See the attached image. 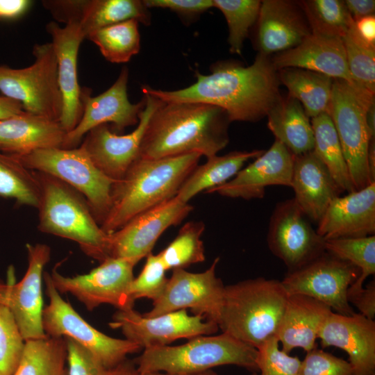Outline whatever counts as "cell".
Segmentation results:
<instances>
[{"label":"cell","mask_w":375,"mask_h":375,"mask_svg":"<svg viewBox=\"0 0 375 375\" xmlns=\"http://www.w3.org/2000/svg\"><path fill=\"white\" fill-rule=\"evenodd\" d=\"M0 197L19 205L38 207L40 188L34 171L14 156L0 151Z\"/></svg>","instance_id":"d590c367"},{"label":"cell","mask_w":375,"mask_h":375,"mask_svg":"<svg viewBox=\"0 0 375 375\" xmlns=\"http://www.w3.org/2000/svg\"><path fill=\"white\" fill-rule=\"evenodd\" d=\"M257 372L251 375H299L301 360L280 349L276 336L257 348Z\"/></svg>","instance_id":"7bdbcfd3"},{"label":"cell","mask_w":375,"mask_h":375,"mask_svg":"<svg viewBox=\"0 0 375 375\" xmlns=\"http://www.w3.org/2000/svg\"><path fill=\"white\" fill-rule=\"evenodd\" d=\"M290 188L297 204L317 224L331 202L342 192L313 151L294 156Z\"/></svg>","instance_id":"4316f807"},{"label":"cell","mask_w":375,"mask_h":375,"mask_svg":"<svg viewBox=\"0 0 375 375\" xmlns=\"http://www.w3.org/2000/svg\"><path fill=\"white\" fill-rule=\"evenodd\" d=\"M276 71L297 67L355 85L349 72L342 38L311 33L301 43L271 58Z\"/></svg>","instance_id":"484cf974"},{"label":"cell","mask_w":375,"mask_h":375,"mask_svg":"<svg viewBox=\"0 0 375 375\" xmlns=\"http://www.w3.org/2000/svg\"><path fill=\"white\" fill-rule=\"evenodd\" d=\"M314 135L313 151L326 166L340 190H356L342 149L330 115L322 112L310 119Z\"/></svg>","instance_id":"d6a6232c"},{"label":"cell","mask_w":375,"mask_h":375,"mask_svg":"<svg viewBox=\"0 0 375 375\" xmlns=\"http://www.w3.org/2000/svg\"><path fill=\"white\" fill-rule=\"evenodd\" d=\"M28 268L22 280L5 283V298L25 341L47 337L42 326V278L51 256L45 244H27Z\"/></svg>","instance_id":"d6986e66"},{"label":"cell","mask_w":375,"mask_h":375,"mask_svg":"<svg viewBox=\"0 0 375 375\" xmlns=\"http://www.w3.org/2000/svg\"><path fill=\"white\" fill-rule=\"evenodd\" d=\"M108 375H181V374H172L165 372H149V373H141L140 372L133 362V361L129 360H125L124 362L116 366L115 367L109 369ZM186 375H219L214 371L208 370L203 373L196 374H186Z\"/></svg>","instance_id":"f5cc1de1"},{"label":"cell","mask_w":375,"mask_h":375,"mask_svg":"<svg viewBox=\"0 0 375 375\" xmlns=\"http://www.w3.org/2000/svg\"><path fill=\"white\" fill-rule=\"evenodd\" d=\"M32 3L29 0H0V19H18L26 14Z\"/></svg>","instance_id":"f907efd6"},{"label":"cell","mask_w":375,"mask_h":375,"mask_svg":"<svg viewBox=\"0 0 375 375\" xmlns=\"http://www.w3.org/2000/svg\"><path fill=\"white\" fill-rule=\"evenodd\" d=\"M326 251L349 262L360 272L348 290L347 296L360 291L365 281L375 274V236L325 240Z\"/></svg>","instance_id":"f35d334b"},{"label":"cell","mask_w":375,"mask_h":375,"mask_svg":"<svg viewBox=\"0 0 375 375\" xmlns=\"http://www.w3.org/2000/svg\"><path fill=\"white\" fill-rule=\"evenodd\" d=\"M146 258L141 272L134 277L129 288V298L133 303L141 298L156 301L162 295L167 283V269L158 255L151 253Z\"/></svg>","instance_id":"ee69618b"},{"label":"cell","mask_w":375,"mask_h":375,"mask_svg":"<svg viewBox=\"0 0 375 375\" xmlns=\"http://www.w3.org/2000/svg\"><path fill=\"white\" fill-rule=\"evenodd\" d=\"M128 69L122 67L115 83L98 96L92 97L90 88H82L83 115L77 126L66 133L62 148L78 147L85 135L92 128L101 124H111L116 133L137 125L146 104L144 95L136 103L130 102L127 94Z\"/></svg>","instance_id":"e0dca14e"},{"label":"cell","mask_w":375,"mask_h":375,"mask_svg":"<svg viewBox=\"0 0 375 375\" xmlns=\"http://www.w3.org/2000/svg\"><path fill=\"white\" fill-rule=\"evenodd\" d=\"M348 301L354 306L358 313L367 319L374 320L375 318V281H371L365 288L360 291L347 296Z\"/></svg>","instance_id":"c3c4849f"},{"label":"cell","mask_w":375,"mask_h":375,"mask_svg":"<svg viewBox=\"0 0 375 375\" xmlns=\"http://www.w3.org/2000/svg\"><path fill=\"white\" fill-rule=\"evenodd\" d=\"M231 121L223 109L197 102H163L151 115L139 158H162L199 153L217 155L229 142Z\"/></svg>","instance_id":"7a4b0ae2"},{"label":"cell","mask_w":375,"mask_h":375,"mask_svg":"<svg viewBox=\"0 0 375 375\" xmlns=\"http://www.w3.org/2000/svg\"><path fill=\"white\" fill-rule=\"evenodd\" d=\"M205 230L201 221L186 222L176 238L158 253L167 270L185 269L206 260L204 245L201 237Z\"/></svg>","instance_id":"8d00e7d4"},{"label":"cell","mask_w":375,"mask_h":375,"mask_svg":"<svg viewBox=\"0 0 375 375\" xmlns=\"http://www.w3.org/2000/svg\"><path fill=\"white\" fill-rule=\"evenodd\" d=\"M49 303L43 309L42 326L49 337L69 338L93 353L108 369L142 349L126 340L110 337L86 322L53 286L49 272L43 276Z\"/></svg>","instance_id":"30bf717a"},{"label":"cell","mask_w":375,"mask_h":375,"mask_svg":"<svg viewBox=\"0 0 375 375\" xmlns=\"http://www.w3.org/2000/svg\"><path fill=\"white\" fill-rule=\"evenodd\" d=\"M56 56L58 77L62 97L60 124L66 133L72 131L83 115L82 88L77 76V57L85 37L79 25L69 23L61 27L56 22L46 25Z\"/></svg>","instance_id":"603a6c76"},{"label":"cell","mask_w":375,"mask_h":375,"mask_svg":"<svg viewBox=\"0 0 375 375\" xmlns=\"http://www.w3.org/2000/svg\"><path fill=\"white\" fill-rule=\"evenodd\" d=\"M298 3L314 34L342 38L353 21L344 1L306 0Z\"/></svg>","instance_id":"74e56055"},{"label":"cell","mask_w":375,"mask_h":375,"mask_svg":"<svg viewBox=\"0 0 375 375\" xmlns=\"http://www.w3.org/2000/svg\"><path fill=\"white\" fill-rule=\"evenodd\" d=\"M193 210L175 196L135 216L108 234V256L137 264L151 253L157 240L170 226L185 219Z\"/></svg>","instance_id":"9a60e30c"},{"label":"cell","mask_w":375,"mask_h":375,"mask_svg":"<svg viewBox=\"0 0 375 375\" xmlns=\"http://www.w3.org/2000/svg\"><path fill=\"white\" fill-rule=\"evenodd\" d=\"M263 152V150L235 151L223 156L215 155L208 158L204 164L198 165L194 169L176 196L183 202L189 203L200 192H206L228 181L249 160L256 158Z\"/></svg>","instance_id":"4dcf8cb0"},{"label":"cell","mask_w":375,"mask_h":375,"mask_svg":"<svg viewBox=\"0 0 375 375\" xmlns=\"http://www.w3.org/2000/svg\"><path fill=\"white\" fill-rule=\"evenodd\" d=\"M294 156L275 140L267 151L240 170L226 183L206 193H217L232 199H262L267 187L291 186Z\"/></svg>","instance_id":"44dd1931"},{"label":"cell","mask_w":375,"mask_h":375,"mask_svg":"<svg viewBox=\"0 0 375 375\" xmlns=\"http://www.w3.org/2000/svg\"><path fill=\"white\" fill-rule=\"evenodd\" d=\"M360 275L351 263L325 251L301 267L288 272L281 283L288 295L302 294L315 299L333 312H355L347 299L351 285Z\"/></svg>","instance_id":"8fae6325"},{"label":"cell","mask_w":375,"mask_h":375,"mask_svg":"<svg viewBox=\"0 0 375 375\" xmlns=\"http://www.w3.org/2000/svg\"><path fill=\"white\" fill-rule=\"evenodd\" d=\"M109 326L120 329L125 339L142 349L169 345L181 338L189 340L199 335H209L219 329L217 324L199 315H190L187 310L148 317L133 308L118 310Z\"/></svg>","instance_id":"2e32d148"},{"label":"cell","mask_w":375,"mask_h":375,"mask_svg":"<svg viewBox=\"0 0 375 375\" xmlns=\"http://www.w3.org/2000/svg\"><path fill=\"white\" fill-rule=\"evenodd\" d=\"M280 83L288 90V95L302 105L311 119L326 112L328 108L333 78L326 75L297 67L277 71Z\"/></svg>","instance_id":"1f68e13d"},{"label":"cell","mask_w":375,"mask_h":375,"mask_svg":"<svg viewBox=\"0 0 375 375\" xmlns=\"http://www.w3.org/2000/svg\"><path fill=\"white\" fill-rule=\"evenodd\" d=\"M355 34L364 43L375 47V17L370 15L353 20L351 26Z\"/></svg>","instance_id":"681fc988"},{"label":"cell","mask_w":375,"mask_h":375,"mask_svg":"<svg viewBox=\"0 0 375 375\" xmlns=\"http://www.w3.org/2000/svg\"><path fill=\"white\" fill-rule=\"evenodd\" d=\"M267 242L288 272L301 267L326 251L325 240L313 228L294 198L276 204L269 219Z\"/></svg>","instance_id":"5bb4252c"},{"label":"cell","mask_w":375,"mask_h":375,"mask_svg":"<svg viewBox=\"0 0 375 375\" xmlns=\"http://www.w3.org/2000/svg\"><path fill=\"white\" fill-rule=\"evenodd\" d=\"M196 81L177 90H162L149 86L142 93L163 102H197L217 106L231 122H257L266 117L281 96L280 82L269 56L258 53L253 62L244 66L235 61H219L210 73L196 72Z\"/></svg>","instance_id":"6da1fadb"},{"label":"cell","mask_w":375,"mask_h":375,"mask_svg":"<svg viewBox=\"0 0 375 375\" xmlns=\"http://www.w3.org/2000/svg\"><path fill=\"white\" fill-rule=\"evenodd\" d=\"M24 112L22 105L12 99L0 96V120Z\"/></svg>","instance_id":"db71d44e"},{"label":"cell","mask_w":375,"mask_h":375,"mask_svg":"<svg viewBox=\"0 0 375 375\" xmlns=\"http://www.w3.org/2000/svg\"><path fill=\"white\" fill-rule=\"evenodd\" d=\"M144 108L137 127L130 133L114 132L108 124L91 129L83 138L81 146L97 168L111 180L122 179L139 158L142 138L147 123L154 110L162 103L147 93Z\"/></svg>","instance_id":"ac0fdd59"},{"label":"cell","mask_w":375,"mask_h":375,"mask_svg":"<svg viewBox=\"0 0 375 375\" xmlns=\"http://www.w3.org/2000/svg\"><path fill=\"white\" fill-rule=\"evenodd\" d=\"M66 362L65 338L47 336L26 340L12 375H68Z\"/></svg>","instance_id":"836d02e7"},{"label":"cell","mask_w":375,"mask_h":375,"mask_svg":"<svg viewBox=\"0 0 375 375\" xmlns=\"http://www.w3.org/2000/svg\"><path fill=\"white\" fill-rule=\"evenodd\" d=\"M374 104V95L340 79H333L327 110L335 128L350 177L356 190L373 181L368 151L374 140L367 124V112Z\"/></svg>","instance_id":"52a82bcc"},{"label":"cell","mask_w":375,"mask_h":375,"mask_svg":"<svg viewBox=\"0 0 375 375\" xmlns=\"http://www.w3.org/2000/svg\"><path fill=\"white\" fill-rule=\"evenodd\" d=\"M65 340L68 375H108L109 369L89 350L72 339Z\"/></svg>","instance_id":"bcb514c9"},{"label":"cell","mask_w":375,"mask_h":375,"mask_svg":"<svg viewBox=\"0 0 375 375\" xmlns=\"http://www.w3.org/2000/svg\"><path fill=\"white\" fill-rule=\"evenodd\" d=\"M374 110L375 109H374V104L367 110V117H366L368 128L369 129L371 135L374 138L375 135V124H374L375 112Z\"/></svg>","instance_id":"11a10c76"},{"label":"cell","mask_w":375,"mask_h":375,"mask_svg":"<svg viewBox=\"0 0 375 375\" xmlns=\"http://www.w3.org/2000/svg\"><path fill=\"white\" fill-rule=\"evenodd\" d=\"M5 283L0 280V375H12L22 358L25 340L7 304Z\"/></svg>","instance_id":"60d3db41"},{"label":"cell","mask_w":375,"mask_h":375,"mask_svg":"<svg viewBox=\"0 0 375 375\" xmlns=\"http://www.w3.org/2000/svg\"><path fill=\"white\" fill-rule=\"evenodd\" d=\"M257 349L231 335H199L181 345L145 348L134 359L141 373L196 374L232 365L257 372Z\"/></svg>","instance_id":"8992f818"},{"label":"cell","mask_w":375,"mask_h":375,"mask_svg":"<svg viewBox=\"0 0 375 375\" xmlns=\"http://www.w3.org/2000/svg\"><path fill=\"white\" fill-rule=\"evenodd\" d=\"M201 157L193 153L154 159L138 158L123 178L113 184L111 206L101 225L102 230L110 234L138 214L175 197Z\"/></svg>","instance_id":"3957f363"},{"label":"cell","mask_w":375,"mask_h":375,"mask_svg":"<svg viewBox=\"0 0 375 375\" xmlns=\"http://www.w3.org/2000/svg\"><path fill=\"white\" fill-rule=\"evenodd\" d=\"M219 261L217 257L208 269L199 273L185 269L172 270L162 295L143 315L151 317L189 308L194 315L219 325L225 290V285L216 275Z\"/></svg>","instance_id":"7c38bea8"},{"label":"cell","mask_w":375,"mask_h":375,"mask_svg":"<svg viewBox=\"0 0 375 375\" xmlns=\"http://www.w3.org/2000/svg\"><path fill=\"white\" fill-rule=\"evenodd\" d=\"M135 265L126 259L108 257L85 274L65 276L56 269L49 274L60 294H72L90 311L102 304L124 310L133 308L134 305L128 292L134 278Z\"/></svg>","instance_id":"4fadbf2b"},{"label":"cell","mask_w":375,"mask_h":375,"mask_svg":"<svg viewBox=\"0 0 375 375\" xmlns=\"http://www.w3.org/2000/svg\"><path fill=\"white\" fill-rule=\"evenodd\" d=\"M288 297L276 279L257 277L225 286L219 328L256 349L276 336Z\"/></svg>","instance_id":"277c9868"},{"label":"cell","mask_w":375,"mask_h":375,"mask_svg":"<svg viewBox=\"0 0 375 375\" xmlns=\"http://www.w3.org/2000/svg\"><path fill=\"white\" fill-rule=\"evenodd\" d=\"M14 157L28 169L53 176L72 187L86 199L98 224L104 222L115 182L97 168L81 146L39 149Z\"/></svg>","instance_id":"ba28073f"},{"label":"cell","mask_w":375,"mask_h":375,"mask_svg":"<svg viewBox=\"0 0 375 375\" xmlns=\"http://www.w3.org/2000/svg\"><path fill=\"white\" fill-rule=\"evenodd\" d=\"M332 312L329 306L312 297L288 295L276 333L281 349L290 353L297 348L306 353L317 348L320 330Z\"/></svg>","instance_id":"83f0119b"},{"label":"cell","mask_w":375,"mask_h":375,"mask_svg":"<svg viewBox=\"0 0 375 375\" xmlns=\"http://www.w3.org/2000/svg\"><path fill=\"white\" fill-rule=\"evenodd\" d=\"M318 339L323 349L334 347L348 356L356 375H375V322L358 312L344 315L332 312Z\"/></svg>","instance_id":"7402d4cb"},{"label":"cell","mask_w":375,"mask_h":375,"mask_svg":"<svg viewBox=\"0 0 375 375\" xmlns=\"http://www.w3.org/2000/svg\"><path fill=\"white\" fill-rule=\"evenodd\" d=\"M344 2L354 21L374 15L375 1L374 0H345Z\"/></svg>","instance_id":"816d5d0a"},{"label":"cell","mask_w":375,"mask_h":375,"mask_svg":"<svg viewBox=\"0 0 375 375\" xmlns=\"http://www.w3.org/2000/svg\"><path fill=\"white\" fill-rule=\"evenodd\" d=\"M267 127L276 140L294 156L314 149V135L310 118L294 98L281 95L267 115Z\"/></svg>","instance_id":"f546056e"},{"label":"cell","mask_w":375,"mask_h":375,"mask_svg":"<svg viewBox=\"0 0 375 375\" xmlns=\"http://www.w3.org/2000/svg\"><path fill=\"white\" fill-rule=\"evenodd\" d=\"M255 45L269 56L294 48L311 33L298 1L264 0L256 24Z\"/></svg>","instance_id":"cb8c5ba5"},{"label":"cell","mask_w":375,"mask_h":375,"mask_svg":"<svg viewBox=\"0 0 375 375\" xmlns=\"http://www.w3.org/2000/svg\"><path fill=\"white\" fill-rule=\"evenodd\" d=\"M213 7L224 15L228 28L231 53L240 55L244 42L256 24L261 6L260 0H212Z\"/></svg>","instance_id":"ab89813d"},{"label":"cell","mask_w":375,"mask_h":375,"mask_svg":"<svg viewBox=\"0 0 375 375\" xmlns=\"http://www.w3.org/2000/svg\"><path fill=\"white\" fill-rule=\"evenodd\" d=\"M325 240L363 238L375 233V182L335 198L317 223Z\"/></svg>","instance_id":"d4e9b609"},{"label":"cell","mask_w":375,"mask_h":375,"mask_svg":"<svg viewBox=\"0 0 375 375\" xmlns=\"http://www.w3.org/2000/svg\"><path fill=\"white\" fill-rule=\"evenodd\" d=\"M299 375H356L348 360L317 347L307 352Z\"/></svg>","instance_id":"f6af8a7d"},{"label":"cell","mask_w":375,"mask_h":375,"mask_svg":"<svg viewBox=\"0 0 375 375\" xmlns=\"http://www.w3.org/2000/svg\"><path fill=\"white\" fill-rule=\"evenodd\" d=\"M146 6L166 8L187 21L197 19L203 12L213 8L212 0H143Z\"/></svg>","instance_id":"7dc6e473"},{"label":"cell","mask_w":375,"mask_h":375,"mask_svg":"<svg viewBox=\"0 0 375 375\" xmlns=\"http://www.w3.org/2000/svg\"><path fill=\"white\" fill-rule=\"evenodd\" d=\"M139 22L129 19L99 29L86 38L94 43L105 59L125 63L140 49Z\"/></svg>","instance_id":"e575fe53"},{"label":"cell","mask_w":375,"mask_h":375,"mask_svg":"<svg viewBox=\"0 0 375 375\" xmlns=\"http://www.w3.org/2000/svg\"><path fill=\"white\" fill-rule=\"evenodd\" d=\"M53 18L65 24L76 23L85 39L102 28L129 19L149 26L151 15L140 0H44Z\"/></svg>","instance_id":"ffe728a7"},{"label":"cell","mask_w":375,"mask_h":375,"mask_svg":"<svg viewBox=\"0 0 375 375\" xmlns=\"http://www.w3.org/2000/svg\"><path fill=\"white\" fill-rule=\"evenodd\" d=\"M342 41L349 72L354 85L374 95L375 47L364 43L351 26L342 38Z\"/></svg>","instance_id":"b9f144b4"},{"label":"cell","mask_w":375,"mask_h":375,"mask_svg":"<svg viewBox=\"0 0 375 375\" xmlns=\"http://www.w3.org/2000/svg\"><path fill=\"white\" fill-rule=\"evenodd\" d=\"M33 63L24 68L0 66V91L19 102L24 112L60 122L62 97L51 42L33 47Z\"/></svg>","instance_id":"9c48e42d"},{"label":"cell","mask_w":375,"mask_h":375,"mask_svg":"<svg viewBox=\"0 0 375 375\" xmlns=\"http://www.w3.org/2000/svg\"><path fill=\"white\" fill-rule=\"evenodd\" d=\"M65 135L60 122L23 112L0 120V151L18 156L60 148Z\"/></svg>","instance_id":"f1b7e54d"},{"label":"cell","mask_w":375,"mask_h":375,"mask_svg":"<svg viewBox=\"0 0 375 375\" xmlns=\"http://www.w3.org/2000/svg\"><path fill=\"white\" fill-rule=\"evenodd\" d=\"M34 172L40 188L38 229L76 242L85 254L99 262L108 258V234L84 197L53 176Z\"/></svg>","instance_id":"5b68a950"}]
</instances>
